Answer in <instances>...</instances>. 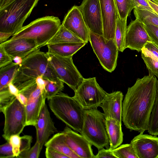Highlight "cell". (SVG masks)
Here are the masks:
<instances>
[{
  "label": "cell",
  "instance_id": "cell-10",
  "mask_svg": "<svg viewBox=\"0 0 158 158\" xmlns=\"http://www.w3.org/2000/svg\"><path fill=\"white\" fill-rule=\"evenodd\" d=\"M74 92L73 97L85 110L97 109L106 93L95 77L84 78Z\"/></svg>",
  "mask_w": 158,
  "mask_h": 158
},
{
  "label": "cell",
  "instance_id": "cell-24",
  "mask_svg": "<svg viewBox=\"0 0 158 158\" xmlns=\"http://www.w3.org/2000/svg\"><path fill=\"white\" fill-rule=\"evenodd\" d=\"M127 19H121L117 13L114 41L118 51L123 52L126 48V36Z\"/></svg>",
  "mask_w": 158,
  "mask_h": 158
},
{
  "label": "cell",
  "instance_id": "cell-44",
  "mask_svg": "<svg viewBox=\"0 0 158 158\" xmlns=\"http://www.w3.org/2000/svg\"><path fill=\"white\" fill-rule=\"evenodd\" d=\"M42 94L41 90L37 86L30 94L27 99V103L36 100L41 96Z\"/></svg>",
  "mask_w": 158,
  "mask_h": 158
},
{
  "label": "cell",
  "instance_id": "cell-35",
  "mask_svg": "<svg viewBox=\"0 0 158 158\" xmlns=\"http://www.w3.org/2000/svg\"><path fill=\"white\" fill-rule=\"evenodd\" d=\"M8 142L12 146L15 157H18L20 153L21 137L20 135H11L10 138Z\"/></svg>",
  "mask_w": 158,
  "mask_h": 158
},
{
  "label": "cell",
  "instance_id": "cell-30",
  "mask_svg": "<svg viewBox=\"0 0 158 158\" xmlns=\"http://www.w3.org/2000/svg\"><path fill=\"white\" fill-rule=\"evenodd\" d=\"M118 14L122 19H127L133 9L132 0H114Z\"/></svg>",
  "mask_w": 158,
  "mask_h": 158
},
{
  "label": "cell",
  "instance_id": "cell-49",
  "mask_svg": "<svg viewBox=\"0 0 158 158\" xmlns=\"http://www.w3.org/2000/svg\"><path fill=\"white\" fill-rule=\"evenodd\" d=\"M151 7L154 10L155 13L158 15V4L152 0H146Z\"/></svg>",
  "mask_w": 158,
  "mask_h": 158
},
{
  "label": "cell",
  "instance_id": "cell-37",
  "mask_svg": "<svg viewBox=\"0 0 158 158\" xmlns=\"http://www.w3.org/2000/svg\"><path fill=\"white\" fill-rule=\"evenodd\" d=\"M144 25L152 42L158 46V27L151 24Z\"/></svg>",
  "mask_w": 158,
  "mask_h": 158
},
{
  "label": "cell",
  "instance_id": "cell-13",
  "mask_svg": "<svg viewBox=\"0 0 158 158\" xmlns=\"http://www.w3.org/2000/svg\"><path fill=\"white\" fill-rule=\"evenodd\" d=\"M62 24L84 42L88 43L89 41V31L78 6H74L69 10Z\"/></svg>",
  "mask_w": 158,
  "mask_h": 158
},
{
  "label": "cell",
  "instance_id": "cell-16",
  "mask_svg": "<svg viewBox=\"0 0 158 158\" xmlns=\"http://www.w3.org/2000/svg\"><path fill=\"white\" fill-rule=\"evenodd\" d=\"M103 24V36L114 40L117 12L114 0H99Z\"/></svg>",
  "mask_w": 158,
  "mask_h": 158
},
{
  "label": "cell",
  "instance_id": "cell-47",
  "mask_svg": "<svg viewBox=\"0 0 158 158\" xmlns=\"http://www.w3.org/2000/svg\"><path fill=\"white\" fill-rule=\"evenodd\" d=\"M12 33L0 31V43L6 41V40L10 36H12Z\"/></svg>",
  "mask_w": 158,
  "mask_h": 158
},
{
  "label": "cell",
  "instance_id": "cell-45",
  "mask_svg": "<svg viewBox=\"0 0 158 158\" xmlns=\"http://www.w3.org/2000/svg\"><path fill=\"white\" fill-rule=\"evenodd\" d=\"M36 82L37 86L41 90L42 93L45 92L46 82L43 76H38L36 79Z\"/></svg>",
  "mask_w": 158,
  "mask_h": 158
},
{
  "label": "cell",
  "instance_id": "cell-28",
  "mask_svg": "<svg viewBox=\"0 0 158 158\" xmlns=\"http://www.w3.org/2000/svg\"><path fill=\"white\" fill-rule=\"evenodd\" d=\"M135 19L144 24H151L158 27V15L149 11L134 9Z\"/></svg>",
  "mask_w": 158,
  "mask_h": 158
},
{
  "label": "cell",
  "instance_id": "cell-48",
  "mask_svg": "<svg viewBox=\"0 0 158 158\" xmlns=\"http://www.w3.org/2000/svg\"><path fill=\"white\" fill-rule=\"evenodd\" d=\"M18 101L25 106L27 103L28 99L23 94L19 93L16 96Z\"/></svg>",
  "mask_w": 158,
  "mask_h": 158
},
{
  "label": "cell",
  "instance_id": "cell-7",
  "mask_svg": "<svg viewBox=\"0 0 158 158\" xmlns=\"http://www.w3.org/2000/svg\"><path fill=\"white\" fill-rule=\"evenodd\" d=\"M4 117L2 137L8 142L10 137L14 135H20L26 126L25 106L16 97L1 110Z\"/></svg>",
  "mask_w": 158,
  "mask_h": 158
},
{
  "label": "cell",
  "instance_id": "cell-31",
  "mask_svg": "<svg viewBox=\"0 0 158 158\" xmlns=\"http://www.w3.org/2000/svg\"><path fill=\"white\" fill-rule=\"evenodd\" d=\"M45 80L46 82L45 87L46 98L48 100L63 89L64 82L62 81L56 82L48 80Z\"/></svg>",
  "mask_w": 158,
  "mask_h": 158
},
{
  "label": "cell",
  "instance_id": "cell-5",
  "mask_svg": "<svg viewBox=\"0 0 158 158\" xmlns=\"http://www.w3.org/2000/svg\"><path fill=\"white\" fill-rule=\"evenodd\" d=\"M39 0H14L0 10V31H18Z\"/></svg>",
  "mask_w": 158,
  "mask_h": 158
},
{
  "label": "cell",
  "instance_id": "cell-50",
  "mask_svg": "<svg viewBox=\"0 0 158 158\" xmlns=\"http://www.w3.org/2000/svg\"><path fill=\"white\" fill-rule=\"evenodd\" d=\"M14 0H0V10L5 7Z\"/></svg>",
  "mask_w": 158,
  "mask_h": 158
},
{
  "label": "cell",
  "instance_id": "cell-43",
  "mask_svg": "<svg viewBox=\"0 0 158 158\" xmlns=\"http://www.w3.org/2000/svg\"><path fill=\"white\" fill-rule=\"evenodd\" d=\"M116 158L112 150L109 148L105 149L103 148L98 150V153L95 155L94 158Z\"/></svg>",
  "mask_w": 158,
  "mask_h": 158
},
{
  "label": "cell",
  "instance_id": "cell-33",
  "mask_svg": "<svg viewBox=\"0 0 158 158\" xmlns=\"http://www.w3.org/2000/svg\"><path fill=\"white\" fill-rule=\"evenodd\" d=\"M41 151L39 143L36 141L34 145L31 148L26 151L21 152L17 158H38Z\"/></svg>",
  "mask_w": 158,
  "mask_h": 158
},
{
  "label": "cell",
  "instance_id": "cell-15",
  "mask_svg": "<svg viewBox=\"0 0 158 158\" xmlns=\"http://www.w3.org/2000/svg\"><path fill=\"white\" fill-rule=\"evenodd\" d=\"M131 143L138 158H158V137L140 134L135 136Z\"/></svg>",
  "mask_w": 158,
  "mask_h": 158
},
{
  "label": "cell",
  "instance_id": "cell-36",
  "mask_svg": "<svg viewBox=\"0 0 158 158\" xmlns=\"http://www.w3.org/2000/svg\"><path fill=\"white\" fill-rule=\"evenodd\" d=\"M142 53L154 57L158 61V46L152 42H148L141 51Z\"/></svg>",
  "mask_w": 158,
  "mask_h": 158
},
{
  "label": "cell",
  "instance_id": "cell-2",
  "mask_svg": "<svg viewBox=\"0 0 158 158\" xmlns=\"http://www.w3.org/2000/svg\"><path fill=\"white\" fill-rule=\"evenodd\" d=\"M40 76H43L45 80L62 81L52 67L46 52L38 48L23 59L14 79L17 81H34Z\"/></svg>",
  "mask_w": 158,
  "mask_h": 158
},
{
  "label": "cell",
  "instance_id": "cell-17",
  "mask_svg": "<svg viewBox=\"0 0 158 158\" xmlns=\"http://www.w3.org/2000/svg\"><path fill=\"white\" fill-rule=\"evenodd\" d=\"M35 127L36 130V141L39 142L42 150L50 136L57 132L46 104L41 110Z\"/></svg>",
  "mask_w": 158,
  "mask_h": 158
},
{
  "label": "cell",
  "instance_id": "cell-12",
  "mask_svg": "<svg viewBox=\"0 0 158 158\" xmlns=\"http://www.w3.org/2000/svg\"><path fill=\"white\" fill-rule=\"evenodd\" d=\"M148 42H152L144 24L138 19L131 20L127 27L126 36V48L138 52Z\"/></svg>",
  "mask_w": 158,
  "mask_h": 158
},
{
  "label": "cell",
  "instance_id": "cell-14",
  "mask_svg": "<svg viewBox=\"0 0 158 158\" xmlns=\"http://www.w3.org/2000/svg\"><path fill=\"white\" fill-rule=\"evenodd\" d=\"M62 132L64 134L66 143L80 158H94L92 145L82 135L67 126Z\"/></svg>",
  "mask_w": 158,
  "mask_h": 158
},
{
  "label": "cell",
  "instance_id": "cell-53",
  "mask_svg": "<svg viewBox=\"0 0 158 158\" xmlns=\"http://www.w3.org/2000/svg\"><path fill=\"white\" fill-rule=\"evenodd\" d=\"M155 3H156V2H155ZM157 3V4H158V3Z\"/></svg>",
  "mask_w": 158,
  "mask_h": 158
},
{
  "label": "cell",
  "instance_id": "cell-40",
  "mask_svg": "<svg viewBox=\"0 0 158 158\" xmlns=\"http://www.w3.org/2000/svg\"><path fill=\"white\" fill-rule=\"evenodd\" d=\"M32 140V137L31 135H25L21 136L20 153L26 151L31 148Z\"/></svg>",
  "mask_w": 158,
  "mask_h": 158
},
{
  "label": "cell",
  "instance_id": "cell-27",
  "mask_svg": "<svg viewBox=\"0 0 158 158\" xmlns=\"http://www.w3.org/2000/svg\"><path fill=\"white\" fill-rule=\"evenodd\" d=\"M147 131L151 135H158V80L156 82V96Z\"/></svg>",
  "mask_w": 158,
  "mask_h": 158
},
{
  "label": "cell",
  "instance_id": "cell-23",
  "mask_svg": "<svg viewBox=\"0 0 158 158\" xmlns=\"http://www.w3.org/2000/svg\"><path fill=\"white\" fill-rule=\"evenodd\" d=\"M44 146L61 153L69 158H80L66 143L65 135L62 131L54 135L45 143Z\"/></svg>",
  "mask_w": 158,
  "mask_h": 158
},
{
  "label": "cell",
  "instance_id": "cell-29",
  "mask_svg": "<svg viewBox=\"0 0 158 158\" xmlns=\"http://www.w3.org/2000/svg\"><path fill=\"white\" fill-rule=\"evenodd\" d=\"M112 151L117 158H138L131 143L120 145Z\"/></svg>",
  "mask_w": 158,
  "mask_h": 158
},
{
  "label": "cell",
  "instance_id": "cell-25",
  "mask_svg": "<svg viewBox=\"0 0 158 158\" xmlns=\"http://www.w3.org/2000/svg\"><path fill=\"white\" fill-rule=\"evenodd\" d=\"M82 42H85L66 29L62 24L58 31L49 40L48 44Z\"/></svg>",
  "mask_w": 158,
  "mask_h": 158
},
{
  "label": "cell",
  "instance_id": "cell-38",
  "mask_svg": "<svg viewBox=\"0 0 158 158\" xmlns=\"http://www.w3.org/2000/svg\"><path fill=\"white\" fill-rule=\"evenodd\" d=\"M12 146L7 142L0 146V158H13L15 157Z\"/></svg>",
  "mask_w": 158,
  "mask_h": 158
},
{
  "label": "cell",
  "instance_id": "cell-3",
  "mask_svg": "<svg viewBox=\"0 0 158 158\" xmlns=\"http://www.w3.org/2000/svg\"><path fill=\"white\" fill-rule=\"evenodd\" d=\"M54 115L66 125L80 133L83 125L85 110L74 98L61 92L48 100Z\"/></svg>",
  "mask_w": 158,
  "mask_h": 158
},
{
  "label": "cell",
  "instance_id": "cell-9",
  "mask_svg": "<svg viewBox=\"0 0 158 158\" xmlns=\"http://www.w3.org/2000/svg\"><path fill=\"white\" fill-rule=\"evenodd\" d=\"M46 53L59 78L75 91L84 78L74 65L73 56L63 57L48 52Z\"/></svg>",
  "mask_w": 158,
  "mask_h": 158
},
{
  "label": "cell",
  "instance_id": "cell-52",
  "mask_svg": "<svg viewBox=\"0 0 158 158\" xmlns=\"http://www.w3.org/2000/svg\"><path fill=\"white\" fill-rule=\"evenodd\" d=\"M152 0L155 2L158 3V0Z\"/></svg>",
  "mask_w": 158,
  "mask_h": 158
},
{
  "label": "cell",
  "instance_id": "cell-51",
  "mask_svg": "<svg viewBox=\"0 0 158 158\" xmlns=\"http://www.w3.org/2000/svg\"><path fill=\"white\" fill-rule=\"evenodd\" d=\"M13 61L15 64L20 65L22 63L23 59L20 56H16L13 58Z\"/></svg>",
  "mask_w": 158,
  "mask_h": 158
},
{
  "label": "cell",
  "instance_id": "cell-19",
  "mask_svg": "<svg viewBox=\"0 0 158 158\" xmlns=\"http://www.w3.org/2000/svg\"><path fill=\"white\" fill-rule=\"evenodd\" d=\"M123 97V93L120 91L106 93L100 106L106 119L112 118L122 123Z\"/></svg>",
  "mask_w": 158,
  "mask_h": 158
},
{
  "label": "cell",
  "instance_id": "cell-4",
  "mask_svg": "<svg viewBox=\"0 0 158 158\" xmlns=\"http://www.w3.org/2000/svg\"><path fill=\"white\" fill-rule=\"evenodd\" d=\"M61 24L60 19L57 17L47 16L39 18L23 27L9 40L21 38L33 39L39 48L47 45Z\"/></svg>",
  "mask_w": 158,
  "mask_h": 158
},
{
  "label": "cell",
  "instance_id": "cell-8",
  "mask_svg": "<svg viewBox=\"0 0 158 158\" xmlns=\"http://www.w3.org/2000/svg\"><path fill=\"white\" fill-rule=\"evenodd\" d=\"M89 41L103 68L110 73L113 71L117 65L118 51L114 40L89 31Z\"/></svg>",
  "mask_w": 158,
  "mask_h": 158
},
{
  "label": "cell",
  "instance_id": "cell-39",
  "mask_svg": "<svg viewBox=\"0 0 158 158\" xmlns=\"http://www.w3.org/2000/svg\"><path fill=\"white\" fill-rule=\"evenodd\" d=\"M132 4L133 9L137 8L142 10L149 11L156 14L154 10L146 0H132Z\"/></svg>",
  "mask_w": 158,
  "mask_h": 158
},
{
  "label": "cell",
  "instance_id": "cell-42",
  "mask_svg": "<svg viewBox=\"0 0 158 158\" xmlns=\"http://www.w3.org/2000/svg\"><path fill=\"white\" fill-rule=\"evenodd\" d=\"M45 156L47 158H69L61 153L48 147H46Z\"/></svg>",
  "mask_w": 158,
  "mask_h": 158
},
{
  "label": "cell",
  "instance_id": "cell-6",
  "mask_svg": "<svg viewBox=\"0 0 158 158\" xmlns=\"http://www.w3.org/2000/svg\"><path fill=\"white\" fill-rule=\"evenodd\" d=\"M80 134L98 150L104 147L109 148L106 118L103 113L97 109L85 110L83 123Z\"/></svg>",
  "mask_w": 158,
  "mask_h": 158
},
{
  "label": "cell",
  "instance_id": "cell-34",
  "mask_svg": "<svg viewBox=\"0 0 158 158\" xmlns=\"http://www.w3.org/2000/svg\"><path fill=\"white\" fill-rule=\"evenodd\" d=\"M15 97L10 92L8 87L0 90V110L9 104Z\"/></svg>",
  "mask_w": 158,
  "mask_h": 158
},
{
  "label": "cell",
  "instance_id": "cell-20",
  "mask_svg": "<svg viewBox=\"0 0 158 158\" xmlns=\"http://www.w3.org/2000/svg\"><path fill=\"white\" fill-rule=\"evenodd\" d=\"M106 125L110 143L109 148L112 150L120 146L123 142L122 123L115 119L108 118L106 119Z\"/></svg>",
  "mask_w": 158,
  "mask_h": 158
},
{
  "label": "cell",
  "instance_id": "cell-18",
  "mask_svg": "<svg viewBox=\"0 0 158 158\" xmlns=\"http://www.w3.org/2000/svg\"><path fill=\"white\" fill-rule=\"evenodd\" d=\"M0 45L12 58L19 56L23 59L38 48L35 40L30 38H21L9 40Z\"/></svg>",
  "mask_w": 158,
  "mask_h": 158
},
{
  "label": "cell",
  "instance_id": "cell-32",
  "mask_svg": "<svg viewBox=\"0 0 158 158\" xmlns=\"http://www.w3.org/2000/svg\"><path fill=\"white\" fill-rule=\"evenodd\" d=\"M141 57L148 71L158 78V61L154 57L142 53Z\"/></svg>",
  "mask_w": 158,
  "mask_h": 158
},
{
  "label": "cell",
  "instance_id": "cell-41",
  "mask_svg": "<svg viewBox=\"0 0 158 158\" xmlns=\"http://www.w3.org/2000/svg\"><path fill=\"white\" fill-rule=\"evenodd\" d=\"M13 58L9 55L0 45V68L13 62Z\"/></svg>",
  "mask_w": 158,
  "mask_h": 158
},
{
  "label": "cell",
  "instance_id": "cell-22",
  "mask_svg": "<svg viewBox=\"0 0 158 158\" xmlns=\"http://www.w3.org/2000/svg\"><path fill=\"white\" fill-rule=\"evenodd\" d=\"M46 99L45 92L42 93L41 96L36 100L27 103L25 106L26 126H35L41 110L46 104Z\"/></svg>",
  "mask_w": 158,
  "mask_h": 158
},
{
  "label": "cell",
  "instance_id": "cell-11",
  "mask_svg": "<svg viewBox=\"0 0 158 158\" xmlns=\"http://www.w3.org/2000/svg\"><path fill=\"white\" fill-rule=\"evenodd\" d=\"M90 31L103 35V24L99 0H83L78 6Z\"/></svg>",
  "mask_w": 158,
  "mask_h": 158
},
{
  "label": "cell",
  "instance_id": "cell-26",
  "mask_svg": "<svg viewBox=\"0 0 158 158\" xmlns=\"http://www.w3.org/2000/svg\"><path fill=\"white\" fill-rule=\"evenodd\" d=\"M19 66L12 62L0 68V90L8 87V84L12 82Z\"/></svg>",
  "mask_w": 158,
  "mask_h": 158
},
{
  "label": "cell",
  "instance_id": "cell-1",
  "mask_svg": "<svg viewBox=\"0 0 158 158\" xmlns=\"http://www.w3.org/2000/svg\"><path fill=\"white\" fill-rule=\"evenodd\" d=\"M128 89L122 104V119L131 130H147L156 96L157 78L150 72Z\"/></svg>",
  "mask_w": 158,
  "mask_h": 158
},
{
  "label": "cell",
  "instance_id": "cell-46",
  "mask_svg": "<svg viewBox=\"0 0 158 158\" xmlns=\"http://www.w3.org/2000/svg\"><path fill=\"white\" fill-rule=\"evenodd\" d=\"M8 90L10 92L16 97L19 93V90L17 88L12 82H10L8 85Z\"/></svg>",
  "mask_w": 158,
  "mask_h": 158
},
{
  "label": "cell",
  "instance_id": "cell-21",
  "mask_svg": "<svg viewBox=\"0 0 158 158\" xmlns=\"http://www.w3.org/2000/svg\"><path fill=\"white\" fill-rule=\"evenodd\" d=\"M86 44L82 43H60L47 44L48 52L60 56H73Z\"/></svg>",
  "mask_w": 158,
  "mask_h": 158
}]
</instances>
